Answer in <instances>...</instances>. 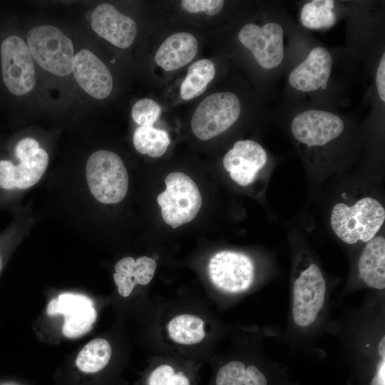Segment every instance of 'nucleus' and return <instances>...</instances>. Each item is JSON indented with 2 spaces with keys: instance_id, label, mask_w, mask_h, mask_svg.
<instances>
[{
  "instance_id": "nucleus-19",
  "label": "nucleus",
  "mask_w": 385,
  "mask_h": 385,
  "mask_svg": "<svg viewBox=\"0 0 385 385\" xmlns=\"http://www.w3.org/2000/svg\"><path fill=\"white\" fill-rule=\"evenodd\" d=\"M360 278L369 287L385 288V240L374 237L364 247L358 262Z\"/></svg>"
},
{
  "instance_id": "nucleus-26",
  "label": "nucleus",
  "mask_w": 385,
  "mask_h": 385,
  "mask_svg": "<svg viewBox=\"0 0 385 385\" xmlns=\"http://www.w3.org/2000/svg\"><path fill=\"white\" fill-rule=\"evenodd\" d=\"M131 113L133 120L140 126H153L159 117L160 107L155 101L144 98L134 104Z\"/></svg>"
},
{
  "instance_id": "nucleus-22",
  "label": "nucleus",
  "mask_w": 385,
  "mask_h": 385,
  "mask_svg": "<svg viewBox=\"0 0 385 385\" xmlns=\"http://www.w3.org/2000/svg\"><path fill=\"white\" fill-rule=\"evenodd\" d=\"M216 385H267V380L257 366L234 360L219 369Z\"/></svg>"
},
{
  "instance_id": "nucleus-7",
  "label": "nucleus",
  "mask_w": 385,
  "mask_h": 385,
  "mask_svg": "<svg viewBox=\"0 0 385 385\" xmlns=\"http://www.w3.org/2000/svg\"><path fill=\"white\" fill-rule=\"evenodd\" d=\"M326 298V282L320 268L310 264L295 279L292 293V319L302 328L312 325Z\"/></svg>"
},
{
  "instance_id": "nucleus-10",
  "label": "nucleus",
  "mask_w": 385,
  "mask_h": 385,
  "mask_svg": "<svg viewBox=\"0 0 385 385\" xmlns=\"http://www.w3.org/2000/svg\"><path fill=\"white\" fill-rule=\"evenodd\" d=\"M238 39L263 68H276L284 58V31L277 23L262 26L247 24L238 33Z\"/></svg>"
},
{
  "instance_id": "nucleus-8",
  "label": "nucleus",
  "mask_w": 385,
  "mask_h": 385,
  "mask_svg": "<svg viewBox=\"0 0 385 385\" xmlns=\"http://www.w3.org/2000/svg\"><path fill=\"white\" fill-rule=\"evenodd\" d=\"M3 81L14 95L30 92L36 84L34 59L24 41L19 36L7 37L1 46Z\"/></svg>"
},
{
  "instance_id": "nucleus-1",
  "label": "nucleus",
  "mask_w": 385,
  "mask_h": 385,
  "mask_svg": "<svg viewBox=\"0 0 385 385\" xmlns=\"http://www.w3.org/2000/svg\"><path fill=\"white\" fill-rule=\"evenodd\" d=\"M385 220V210L376 199L366 197L354 205L336 204L331 226L337 237L348 244L368 242L375 237Z\"/></svg>"
},
{
  "instance_id": "nucleus-28",
  "label": "nucleus",
  "mask_w": 385,
  "mask_h": 385,
  "mask_svg": "<svg viewBox=\"0 0 385 385\" xmlns=\"http://www.w3.org/2000/svg\"><path fill=\"white\" fill-rule=\"evenodd\" d=\"M224 3L222 0H183L181 6L189 13L203 11L207 15L215 16L222 10Z\"/></svg>"
},
{
  "instance_id": "nucleus-2",
  "label": "nucleus",
  "mask_w": 385,
  "mask_h": 385,
  "mask_svg": "<svg viewBox=\"0 0 385 385\" xmlns=\"http://www.w3.org/2000/svg\"><path fill=\"white\" fill-rule=\"evenodd\" d=\"M86 175L89 190L98 202L115 204L125 197L128 172L116 153L106 150L93 153L86 163Z\"/></svg>"
},
{
  "instance_id": "nucleus-3",
  "label": "nucleus",
  "mask_w": 385,
  "mask_h": 385,
  "mask_svg": "<svg viewBox=\"0 0 385 385\" xmlns=\"http://www.w3.org/2000/svg\"><path fill=\"white\" fill-rule=\"evenodd\" d=\"M27 46L32 58L44 70L58 76L72 71L74 50L71 39L57 27H34L27 35Z\"/></svg>"
},
{
  "instance_id": "nucleus-21",
  "label": "nucleus",
  "mask_w": 385,
  "mask_h": 385,
  "mask_svg": "<svg viewBox=\"0 0 385 385\" xmlns=\"http://www.w3.org/2000/svg\"><path fill=\"white\" fill-rule=\"evenodd\" d=\"M215 66L209 59H200L190 66L181 83L180 97L185 101L201 95L215 76Z\"/></svg>"
},
{
  "instance_id": "nucleus-16",
  "label": "nucleus",
  "mask_w": 385,
  "mask_h": 385,
  "mask_svg": "<svg viewBox=\"0 0 385 385\" xmlns=\"http://www.w3.org/2000/svg\"><path fill=\"white\" fill-rule=\"evenodd\" d=\"M332 58L327 49L315 47L307 58L297 66L289 76L292 87L302 92H311L326 88L330 77Z\"/></svg>"
},
{
  "instance_id": "nucleus-24",
  "label": "nucleus",
  "mask_w": 385,
  "mask_h": 385,
  "mask_svg": "<svg viewBox=\"0 0 385 385\" xmlns=\"http://www.w3.org/2000/svg\"><path fill=\"white\" fill-rule=\"evenodd\" d=\"M135 149L141 154L153 158L162 156L167 150L170 140L166 131L153 126H139L133 137Z\"/></svg>"
},
{
  "instance_id": "nucleus-6",
  "label": "nucleus",
  "mask_w": 385,
  "mask_h": 385,
  "mask_svg": "<svg viewBox=\"0 0 385 385\" xmlns=\"http://www.w3.org/2000/svg\"><path fill=\"white\" fill-rule=\"evenodd\" d=\"M240 111V102L235 93H212L195 109L191 119L192 131L200 140H209L231 127L239 118Z\"/></svg>"
},
{
  "instance_id": "nucleus-9",
  "label": "nucleus",
  "mask_w": 385,
  "mask_h": 385,
  "mask_svg": "<svg viewBox=\"0 0 385 385\" xmlns=\"http://www.w3.org/2000/svg\"><path fill=\"white\" fill-rule=\"evenodd\" d=\"M208 273L217 288L227 293L237 294L246 291L252 284L255 267L247 255L224 250L210 258Z\"/></svg>"
},
{
  "instance_id": "nucleus-23",
  "label": "nucleus",
  "mask_w": 385,
  "mask_h": 385,
  "mask_svg": "<svg viewBox=\"0 0 385 385\" xmlns=\"http://www.w3.org/2000/svg\"><path fill=\"white\" fill-rule=\"evenodd\" d=\"M111 353V345L106 339H96L83 347L77 356L76 364L81 371L98 372L108 364Z\"/></svg>"
},
{
  "instance_id": "nucleus-4",
  "label": "nucleus",
  "mask_w": 385,
  "mask_h": 385,
  "mask_svg": "<svg viewBox=\"0 0 385 385\" xmlns=\"http://www.w3.org/2000/svg\"><path fill=\"white\" fill-rule=\"evenodd\" d=\"M165 182L166 189L158 195L157 201L164 222L175 229L196 217L202 199L194 180L183 173H171Z\"/></svg>"
},
{
  "instance_id": "nucleus-11",
  "label": "nucleus",
  "mask_w": 385,
  "mask_h": 385,
  "mask_svg": "<svg viewBox=\"0 0 385 385\" xmlns=\"http://www.w3.org/2000/svg\"><path fill=\"white\" fill-rule=\"evenodd\" d=\"M47 314L64 317L63 334L71 339L81 337L91 331L96 320L97 312L93 302L88 297L71 292H64L58 298L50 300Z\"/></svg>"
},
{
  "instance_id": "nucleus-15",
  "label": "nucleus",
  "mask_w": 385,
  "mask_h": 385,
  "mask_svg": "<svg viewBox=\"0 0 385 385\" xmlns=\"http://www.w3.org/2000/svg\"><path fill=\"white\" fill-rule=\"evenodd\" d=\"M72 71L78 85L96 99L108 97L113 78L108 67L93 53L81 49L74 55Z\"/></svg>"
},
{
  "instance_id": "nucleus-25",
  "label": "nucleus",
  "mask_w": 385,
  "mask_h": 385,
  "mask_svg": "<svg viewBox=\"0 0 385 385\" xmlns=\"http://www.w3.org/2000/svg\"><path fill=\"white\" fill-rule=\"evenodd\" d=\"M334 1L332 0H314L304 5L300 21L308 29H319L329 28L336 21L333 12Z\"/></svg>"
},
{
  "instance_id": "nucleus-20",
  "label": "nucleus",
  "mask_w": 385,
  "mask_h": 385,
  "mask_svg": "<svg viewBox=\"0 0 385 385\" xmlns=\"http://www.w3.org/2000/svg\"><path fill=\"white\" fill-rule=\"evenodd\" d=\"M204 321L191 314H182L174 317L168 323L167 330L170 338L183 345H192L200 342L205 336Z\"/></svg>"
},
{
  "instance_id": "nucleus-12",
  "label": "nucleus",
  "mask_w": 385,
  "mask_h": 385,
  "mask_svg": "<svg viewBox=\"0 0 385 385\" xmlns=\"http://www.w3.org/2000/svg\"><path fill=\"white\" fill-rule=\"evenodd\" d=\"M343 130L344 123L338 115L321 110L301 112L291 123L293 136L309 146L324 145L339 136Z\"/></svg>"
},
{
  "instance_id": "nucleus-5",
  "label": "nucleus",
  "mask_w": 385,
  "mask_h": 385,
  "mask_svg": "<svg viewBox=\"0 0 385 385\" xmlns=\"http://www.w3.org/2000/svg\"><path fill=\"white\" fill-rule=\"evenodd\" d=\"M15 154L19 162L0 161V187L4 189H26L41 178L48 164L46 151L37 140L25 138L18 142Z\"/></svg>"
},
{
  "instance_id": "nucleus-31",
  "label": "nucleus",
  "mask_w": 385,
  "mask_h": 385,
  "mask_svg": "<svg viewBox=\"0 0 385 385\" xmlns=\"http://www.w3.org/2000/svg\"><path fill=\"white\" fill-rule=\"evenodd\" d=\"M2 267H3L2 258H1V255H0V272H1V270H2Z\"/></svg>"
},
{
  "instance_id": "nucleus-30",
  "label": "nucleus",
  "mask_w": 385,
  "mask_h": 385,
  "mask_svg": "<svg viewBox=\"0 0 385 385\" xmlns=\"http://www.w3.org/2000/svg\"><path fill=\"white\" fill-rule=\"evenodd\" d=\"M376 85L380 99L385 101V54L384 53L379 63L376 75Z\"/></svg>"
},
{
  "instance_id": "nucleus-17",
  "label": "nucleus",
  "mask_w": 385,
  "mask_h": 385,
  "mask_svg": "<svg viewBox=\"0 0 385 385\" xmlns=\"http://www.w3.org/2000/svg\"><path fill=\"white\" fill-rule=\"evenodd\" d=\"M156 262L147 256L137 260L125 257L120 260L115 266L114 282L120 296H129L136 284L146 285L152 280L155 270Z\"/></svg>"
},
{
  "instance_id": "nucleus-29",
  "label": "nucleus",
  "mask_w": 385,
  "mask_h": 385,
  "mask_svg": "<svg viewBox=\"0 0 385 385\" xmlns=\"http://www.w3.org/2000/svg\"><path fill=\"white\" fill-rule=\"evenodd\" d=\"M379 361L376 373L371 379L370 385H385V337H383L377 347Z\"/></svg>"
},
{
  "instance_id": "nucleus-14",
  "label": "nucleus",
  "mask_w": 385,
  "mask_h": 385,
  "mask_svg": "<svg viewBox=\"0 0 385 385\" xmlns=\"http://www.w3.org/2000/svg\"><path fill=\"white\" fill-rule=\"evenodd\" d=\"M91 27L99 36L120 48L129 47L137 34L135 21L108 3L101 4L94 9L91 15Z\"/></svg>"
},
{
  "instance_id": "nucleus-27",
  "label": "nucleus",
  "mask_w": 385,
  "mask_h": 385,
  "mask_svg": "<svg viewBox=\"0 0 385 385\" xmlns=\"http://www.w3.org/2000/svg\"><path fill=\"white\" fill-rule=\"evenodd\" d=\"M148 385H190V381L182 372H175L170 365L162 364L151 373Z\"/></svg>"
},
{
  "instance_id": "nucleus-13",
  "label": "nucleus",
  "mask_w": 385,
  "mask_h": 385,
  "mask_svg": "<svg viewBox=\"0 0 385 385\" xmlns=\"http://www.w3.org/2000/svg\"><path fill=\"white\" fill-rule=\"evenodd\" d=\"M267 160V153L259 143L244 140L234 144L225 155L222 163L232 180L241 186H247L254 181Z\"/></svg>"
},
{
  "instance_id": "nucleus-18",
  "label": "nucleus",
  "mask_w": 385,
  "mask_h": 385,
  "mask_svg": "<svg viewBox=\"0 0 385 385\" xmlns=\"http://www.w3.org/2000/svg\"><path fill=\"white\" fill-rule=\"evenodd\" d=\"M198 43L190 33L178 32L168 37L155 55V61L165 71H171L185 66L196 56Z\"/></svg>"
}]
</instances>
